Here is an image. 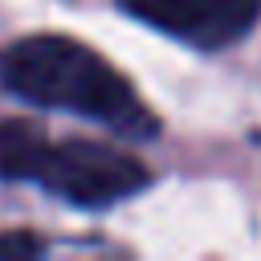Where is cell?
I'll list each match as a JSON object with an SVG mask.
<instances>
[{"mask_svg":"<svg viewBox=\"0 0 261 261\" xmlns=\"http://www.w3.org/2000/svg\"><path fill=\"white\" fill-rule=\"evenodd\" d=\"M0 82L16 98L49 110H69L126 139H155L159 118L135 86L94 49L61 33H37L0 53Z\"/></svg>","mask_w":261,"mask_h":261,"instance_id":"obj_1","label":"cell"},{"mask_svg":"<svg viewBox=\"0 0 261 261\" xmlns=\"http://www.w3.org/2000/svg\"><path fill=\"white\" fill-rule=\"evenodd\" d=\"M0 179L37 184L73 208H110L151 184V171L94 139H45L33 122H0Z\"/></svg>","mask_w":261,"mask_h":261,"instance_id":"obj_2","label":"cell"},{"mask_svg":"<svg viewBox=\"0 0 261 261\" xmlns=\"http://www.w3.org/2000/svg\"><path fill=\"white\" fill-rule=\"evenodd\" d=\"M118 8L196 49H224L261 16V0H118Z\"/></svg>","mask_w":261,"mask_h":261,"instance_id":"obj_3","label":"cell"},{"mask_svg":"<svg viewBox=\"0 0 261 261\" xmlns=\"http://www.w3.org/2000/svg\"><path fill=\"white\" fill-rule=\"evenodd\" d=\"M41 253H45L41 237H33V232H24V228L0 232V261H29V257H41Z\"/></svg>","mask_w":261,"mask_h":261,"instance_id":"obj_4","label":"cell"}]
</instances>
